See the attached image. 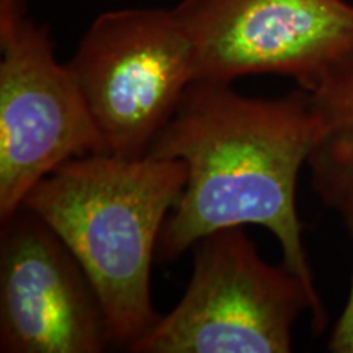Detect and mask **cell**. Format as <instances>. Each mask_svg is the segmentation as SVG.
<instances>
[{
	"instance_id": "cell-8",
	"label": "cell",
	"mask_w": 353,
	"mask_h": 353,
	"mask_svg": "<svg viewBox=\"0 0 353 353\" xmlns=\"http://www.w3.org/2000/svg\"><path fill=\"white\" fill-rule=\"evenodd\" d=\"M316 118L307 157L312 187L343 219L353 214V54L309 92Z\"/></svg>"
},
{
	"instance_id": "cell-6",
	"label": "cell",
	"mask_w": 353,
	"mask_h": 353,
	"mask_svg": "<svg viewBox=\"0 0 353 353\" xmlns=\"http://www.w3.org/2000/svg\"><path fill=\"white\" fill-rule=\"evenodd\" d=\"M195 61V81L290 77L311 92L353 54L347 0H180L172 8Z\"/></svg>"
},
{
	"instance_id": "cell-3",
	"label": "cell",
	"mask_w": 353,
	"mask_h": 353,
	"mask_svg": "<svg viewBox=\"0 0 353 353\" xmlns=\"http://www.w3.org/2000/svg\"><path fill=\"white\" fill-rule=\"evenodd\" d=\"M182 299L159 317L132 353H288L293 327L309 312L327 324L319 293L281 263H267L244 228L219 229L196 242Z\"/></svg>"
},
{
	"instance_id": "cell-1",
	"label": "cell",
	"mask_w": 353,
	"mask_h": 353,
	"mask_svg": "<svg viewBox=\"0 0 353 353\" xmlns=\"http://www.w3.org/2000/svg\"><path fill=\"white\" fill-rule=\"evenodd\" d=\"M314 131L311 95L301 87L257 99L237 94L231 83L193 81L148 152L187 165L159 254L180 259L211 232L255 224L276 237L283 263L317 291L296 208L298 175Z\"/></svg>"
},
{
	"instance_id": "cell-2",
	"label": "cell",
	"mask_w": 353,
	"mask_h": 353,
	"mask_svg": "<svg viewBox=\"0 0 353 353\" xmlns=\"http://www.w3.org/2000/svg\"><path fill=\"white\" fill-rule=\"evenodd\" d=\"M187 183L180 159H70L34 185L23 206L68 245L99 296L114 347L156 324L151 268L162 228Z\"/></svg>"
},
{
	"instance_id": "cell-7",
	"label": "cell",
	"mask_w": 353,
	"mask_h": 353,
	"mask_svg": "<svg viewBox=\"0 0 353 353\" xmlns=\"http://www.w3.org/2000/svg\"><path fill=\"white\" fill-rule=\"evenodd\" d=\"M0 229V352L101 353L107 317L81 263L25 206Z\"/></svg>"
},
{
	"instance_id": "cell-4",
	"label": "cell",
	"mask_w": 353,
	"mask_h": 353,
	"mask_svg": "<svg viewBox=\"0 0 353 353\" xmlns=\"http://www.w3.org/2000/svg\"><path fill=\"white\" fill-rule=\"evenodd\" d=\"M65 64L105 152L125 159L148 156L195 81L192 44L172 8L100 13Z\"/></svg>"
},
{
	"instance_id": "cell-9",
	"label": "cell",
	"mask_w": 353,
	"mask_h": 353,
	"mask_svg": "<svg viewBox=\"0 0 353 353\" xmlns=\"http://www.w3.org/2000/svg\"><path fill=\"white\" fill-rule=\"evenodd\" d=\"M345 221L348 231L353 236V214L348 216ZM327 350L334 353H353V280L350 288V296L343 307V312L339 317L337 324L330 334Z\"/></svg>"
},
{
	"instance_id": "cell-5",
	"label": "cell",
	"mask_w": 353,
	"mask_h": 353,
	"mask_svg": "<svg viewBox=\"0 0 353 353\" xmlns=\"http://www.w3.org/2000/svg\"><path fill=\"white\" fill-rule=\"evenodd\" d=\"M105 152L81 88L26 0H0V221L70 159Z\"/></svg>"
}]
</instances>
